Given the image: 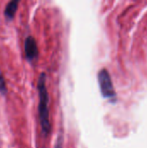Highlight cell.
Segmentation results:
<instances>
[{
	"instance_id": "cell-1",
	"label": "cell",
	"mask_w": 147,
	"mask_h": 148,
	"mask_svg": "<svg viewBox=\"0 0 147 148\" xmlns=\"http://www.w3.org/2000/svg\"><path fill=\"white\" fill-rule=\"evenodd\" d=\"M37 89L39 94V105H38V114L39 120L42 127V134L46 136L50 132V123H49V94L46 88V76L44 73L40 75Z\"/></svg>"
},
{
	"instance_id": "cell-2",
	"label": "cell",
	"mask_w": 147,
	"mask_h": 148,
	"mask_svg": "<svg viewBox=\"0 0 147 148\" xmlns=\"http://www.w3.org/2000/svg\"><path fill=\"white\" fill-rule=\"evenodd\" d=\"M98 82L103 97L110 100H115L116 92L114 90L110 74L106 69H101L98 73Z\"/></svg>"
},
{
	"instance_id": "cell-3",
	"label": "cell",
	"mask_w": 147,
	"mask_h": 148,
	"mask_svg": "<svg viewBox=\"0 0 147 148\" xmlns=\"http://www.w3.org/2000/svg\"><path fill=\"white\" fill-rule=\"evenodd\" d=\"M24 52L26 58L32 62L38 56V48L36 42L33 36H28L24 42Z\"/></svg>"
},
{
	"instance_id": "cell-4",
	"label": "cell",
	"mask_w": 147,
	"mask_h": 148,
	"mask_svg": "<svg viewBox=\"0 0 147 148\" xmlns=\"http://www.w3.org/2000/svg\"><path fill=\"white\" fill-rule=\"evenodd\" d=\"M18 6V1H10L6 5V8L4 10V16L7 19L12 20L16 15V12L17 10Z\"/></svg>"
},
{
	"instance_id": "cell-5",
	"label": "cell",
	"mask_w": 147,
	"mask_h": 148,
	"mask_svg": "<svg viewBox=\"0 0 147 148\" xmlns=\"http://www.w3.org/2000/svg\"><path fill=\"white\" fill-rule=\"evenodd\" d=\"M0 93L3 94V95H5L7 93V87L5 84V80H4V77H3L1 70H0Z\"/></svg>"
},
{
	"instance_id": "cell-6",
	"label": "cell",
	"mask_w": 147,
	"mask_h": 148,
	"mask_svg": "<svg viewBox=\"0 0 147 148\" xmlns=\"http://www.w3.org/2000/svg\"><path fill=\"white\" fill-rule=\"evenodd\" d=\"M62 146H63V140H62V138L61 136H59L57 140H56L55 148H62Z\"/></svg>"
}]
</instances>
